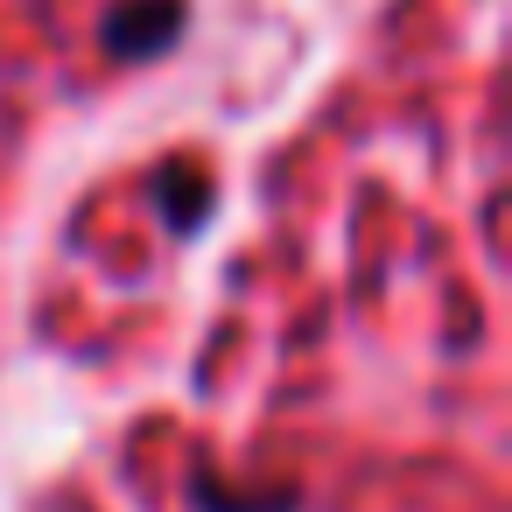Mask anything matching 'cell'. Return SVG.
I'll use <instances>...</instances> for the list:
<instances>
[{
	"instance_id": "cell-1",
	"label": "cell",
	"mask_w": 512,
	"mask_h": 512,
	"mask_svg": "<svg viewBox=\"0 0 512 512\" xmlns=\"http://www.w3.org/2000/svg\"><path fill=\"white\" fill-rule=\"evenodd\" d=\"M190 29V0H120L99 15V50L113 64H155Z\"/></svg>"
},
{
	"instance_id": "cell-2",
	"label": "cell",
	"mask_w": 512,
	"mask_h": 512,
	"mask_svg": "<svg viewBox=\"0 0 512 512\" xmlns=\"http://www.w3.org/2000/svg\"><path fill=\"white\" fill-rule=\"evenodd\" d=\"M148 197H155V211H162L169 232L197 239V232L211 225V211H218V176L197 169V162H162L155 183H148Z\"/></svg>"
},
{
	"instance_id": "cell-3",
	"label": "cell",
	"mask_w": 512,
	"mask_h": 512,
	"mask_svg": "<svg viewBox=\"0 0 512 512\" xmlns=\"http://www.w3.org/2000/svg\"><path fill=\"white\" fill-rule=\"evenodd\" d=\"M183 498H190V512H302V491H295V484L239 491V484H218V470H211L204 456H190V470H183Z\"/></svg>"
}]
</instances>
